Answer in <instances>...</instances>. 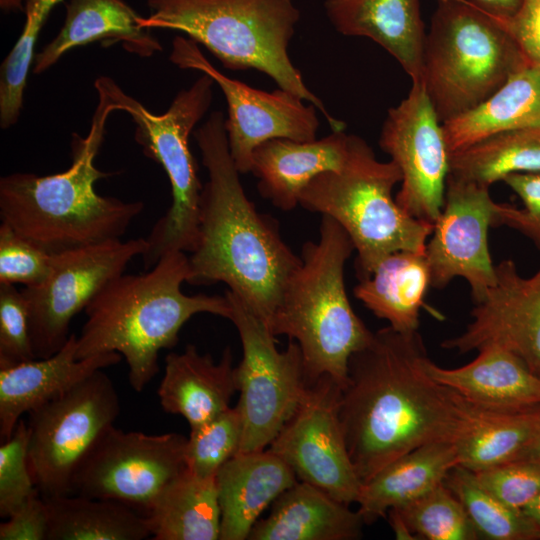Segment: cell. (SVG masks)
I'll use <instances>...</instances> for the list:
<instances>
[{"label": "cell", "mask_w": 540, "mask_h": 540, "mask_svg": "<svg viewBox=\"0 0 540 540\" xmlns=\"http://www.w3.org/2000/svg\"><path fill=\"white\" fill-rule=\"evenodd\" d=\"M298 481L270 449L238 452L217 472L220 540H246L261 514Z\"/></svg>", "instance_id": "obj_20"}, {"label": "cell", "mask_w": 540, "mask_h": 540, "mask_svg": "<svg viewBox=\"0 0 540 540\" xmlns=\"http://www.w3.org/2000/svg\"><path fill=\"white\" fill-rule=\"evenodd\" d=\"M213 83L202 73L189 88L177 93L166 112L158 115L126 94L110 77L95 80L94 86L105 90L118 110L131 116L136 125L135 141L146 157L161 165L170 182L171 205L146 237L147 250L142 259L147 270L163 255L191 253L198 244L203 185L189 137L212 103Z\"/></svg>", "instance_id": "obj_9"}, {"label": "cell", "mask_w": 540, "mask_h": 540, "mask_svg": "<svg viewBox=\"0 0 540 540\" xmlns=\"http://www.w3.org/2000/svg\"><path fill=\"white\" fill-rule=\"evenodd\" d=\"M527 62L502 20L468 0H436L421 81L442 123L482 103Z\"/></svg>", "instance_id": "obj_8"}, {"label": "cell", "mask_w": 540, "mask_h": 540, "mask_svg": "<svg viewBox=\"0 0 540 540\" xmlns=\"http://www.w3.org/2000/svg\"><path fill=\"white\" fill-rule=\"evenodd\" d=\"M348 141L344 131H332L312 141L273 138L261 143L253 151L250 170L258 179V192L275 207L292 210L313 178L343 167Z\"/></svg>", "instance_id": "obj_21"}, {"label": "cell", "mask_w": 540, "mask_h": 540, "mask_svg": "<svg viewBox=\"0 0 540 540\" xmlns=\"http://www.w3.org/2000/svg\"><path fill=\"white\" fill-rule=\"evenodd\" d=\"M456 465L452 441L427 443L391 461L362 484L356 503L365 524L424 495Z\"/></svg>", "instance_id": "obj_29"}, {"label": "cell", "mask_w": 540, "mask_h": 540, "mask_svg": "<svg viewBox=\"0 0 540 540\" xmlns=\"http://www.w3.org/2000/svg\"><path fill=\"white\" fill-rule=\"evenodd\" d=\"M230 320L242 344V359L235 367L237 407L243 422L239 452L268 448L298 407L309 381L299 345L290 340L279 351L267 324L238 296L227 290Z\"/></svg>", "instance_id": "obj_10"}, {"label": "cell", "mask_w": 540, "mask_h": 540, "mask_svg": "<svg viewBox=\"0 0 540 540\" xmlns=\"http://www.w3.org/2000/svg\"><path fill=\"white\" fill-rule=\"evenodd\" d=\"M119 413L118 393L102 370L28 413L29 465L42 496L71 494L77 469Z\"/></svg>", "instance_id": "obj_11"}, {"label": "cell", "mask_w": 540, "mask_h": 540, "mask_svg": "<svg viewBox=\"0 0 540 540\" xmlns=\"http://www.w3.org/2000/svg\"><path fill=\"white\" fill-rule=\"evenodd\" d=\"M341 387L324 375L310 382L293 415L268 446L293 470L342 503L357 502L362 482L339 417Z\"/></svg>", "instance_id": "obj_15"}, {"label": "cell", "mask_w": 540, "mask_h": 540, "mask_svg": "<svg viewBox=\"0 0 540 540\" xmlns=\"http://www.w3.org/2000/svg\"><path fill=\"white\" fill-rule=\"evenodd\" d=\"M236 392L231 348L227 346L215 362L188 344L183 352L166 356L157 395L165 412L182 416L192 429L230 408Z\"/></svg>", "instance_id": "obj_23"}, {"label": "cell", "mask_w": 540, "mask_h": 540, "mask_svg": "<svg viewBox=\"0 0 540 540\" xmlns=\"http://www.w3.org/2000/svg\"><path fill=\"white\" fill-rule=\"evenodd\" d=\"M379 146L401 172L397 204L408 215L433 224L444 204L450 151L422 81L412 82L407 97L388 109Z\"/></svg>", "instance_id": "obj_16"}, {"label": "cell", "mask_w": 540, "mask_h": 540, "mask_svg": "<svg viewBox=\"0 0 540 540\" xmlns=\"http://www.w3.org/2000/svg\"><path fill=\"white\" fill-rule=\"evenodd\" d=\"M183 251L163 255L142 274H121L85 308L86 321L76 341V357L116 352L128 365L130 386L142 392L159 372V353L173 348L183 325L196 314L231 318L227 297L187 295L190 277Z\"/></svg>", "instance_id": "obj_4"}, {"label": "cell", "mask_w": 540, "mask_h": 540, "mask_svg": "<svg viewBox=\"0 0 540 540\" xmlns=\"http://www.w3.org/2000/svg\"><path fill=\"white\" fill-rule=\"evenodd\" d=\"M523 511L540 530V493Z\"/></svg>", "instance_id": "obj_48"}, {"label": "cell", "mask_w": 540, "mask_h": 540, "mask_svg": "<svg viewBox=\"0 0 540 540\" xmlns=\"http://www.w3.org/2000/svg\"><path fill=\"white\" fill-rule=\"evenodd\" d=\"M518 460H527L540 465V434Z\"/></svg>", "instance_id": "obj_47"}, {"label": "cell", "mask_w": 540, "mask_h": 540, "mask_svg": "<svg viewBox=\"0 0 540 540\" xmlns=\"http://www.w3.org/2000/svg\"><path fill=\"white\" fill-rule=\"evenodd\" d=\"M62 0H25V23L15 45L0 69V126L15 125L23 107L29 70L35 58V45L50 12Z\"/></svg>", "instance_id": "obj_35"}, {"label": "cell", "mask_w": 540, "mask_h": 540, "mask_svg": "<svg viewBox=\"0 0 540 540\" xmlns=\"http://www.w3.org/2000/svg\"><path fill=\"white\" fill-rule=\"evenodd\" d=\"M154 540H217L220 506L216 476L200 478L187 469L145 513Z\"/></svg>", "instance_id": "obj_31"}, {"label": "cell", "mask_w": 540, "mask_h": 540, "mask_svg": "<svg viewBox=\"0 0 540 540\" xmlns=\"http://www.w3.org/2000/svg\"><path fill=\"white\" fill-rule=\"evenodd\" d=\"M459 398L463 418L454 441L457 465L470 471L518 460L540 434V405L491 409Z\"/></svg>", "instance_id": "obj_27"}, {"label": "cell", "mask_w": 540, "mask_h": 540, "mask_svg": "<svg viewBox=\"0 0 540 540\" xmlns=\"http://www.w3.org/2000/svg\"><path fill=\"white\" fill-rule=\"evenodd\" d=\"M35 358L26 299L14 284L0 283V367Z\"/></svg>", "instance_id": "obj_40"}, {"label": "cell", "mask_w": 540, "mask_h": 540, "mask_svg": "<svg viewBox=\"0 0 540 540\" xmlns=\"http://www.w3.org/2000/svg\"><path fill=\"white\" fill-rule=\"evenodd\" d=\"M503 182L518 195L523 208L496 203L493 226L505 225L517 230L540 252V171L511 174Z\"/></svg>", "instance_id": "obj_42"}, {"label": "cell", "mask_w": 540, "mask_h": 540, "mask_svg": "<svg viewBox=\"0 0 540 540\" xmlns=\"http://www.w3.org/2000/svg\"><path fill=\"white\" fill-rule=\"evenodd\" d=\"M537 171L540 127L498 133L450 153V176L486 187L511 174Z\"/></svg>", "instance_id": "obj_33"}, {"label": "cell", "mask_w": 540, "mask_h": 540, "mask_svg": "<svg viewBox=\"0 0 540 540\" xmlns=\"http://www.w3.org/2000/svg\"><path fill=\"white\" fill-rule=\"evenodd\" d=\"M481 10L500 19L513 17L522 4V0H468Z\"/></svg>", "instance_id": "obj_45"}, {"label": "cell", "mask_w": 540, "mask_h": 540, "mask_svg": "<svg viewBox=\"0 0 540 540\" xmlns=\"http://www.w3.org/2000/svg\"><path fill=\"white\" fill-rule=\"evenodd\" d=\"M49 511L37 493L0 524V540H48Z\"/></svg>", "instance_id": "obj_43"}, {"label": "cell", "mask_w": 540, "mask_h": 540, "mask_svg": "<svg viewBox=\"0 0 540 540\" xmlns=\"http://www.w3.org/2000/svg\"><path fill=\"white\" fill-rule=\"evenodd\" d=\"M387 515L389 517L390 525L397 539H416L395 509H390L387 512Z\"/></svg>", "instance_id": "obj_46"}, {"label": "cell", "mask_w": 540, "mask_h": 540, "mask_svg": "<svg viewBox=\"0 0 540 540\" xmlns=\"http://www.w3.org/2000/svg\"><path fill=\"white\" fill-rule=\"evenodd\" d=\"M365 522L360 512L320 488L297 481L253 526L249 540H356Z\"/></svg>", "instance_id": "obj_26"}, {"label": "cell", "mask_w": 540, "mask_h": 540, "mask_svg": "<svg viewBox=\"0 0 540 540\" xmlns=\"http://www.w3.org/2000/svg\"><path fill=\"white\" fill-rule=\"evenodd\" d=\"M48 540H142L151 537L145 515L108 499L78 494L43 496Z\"/></svg>", "instance_id": "obj_32"}, {"label": "cell", "mask_w": 540, "mask_h": 540, "mask_svg": "<svg viewBox=\"0 0 540 540\" xmlns=\"http://www.w3.org/2000/svg\"><path fill=\"white\" fill-rule=\"evenodd\" d=\"M146 250L147 240L141 237L108 240L52 254L47 278L37 286L21 289L28 307L35 357L46 358L59 351L70 336L73 317Z\"/></svg>", "instance_id": "obj_12"}, {"label": "cell", "mask_w": 540, "mask_h": 540, "mask_svg": "<svg viewBox=\"0 0 540 540\" xmlns=\"http://www.w3.org/2000/svg\"><path fill=\"white\" fill-rule=\"evenodd\" d=\"M442 126L450 153L498 133L540 127V67L528 61L482 103Z\"/></svg>", "instance_id": "obj_28"}, {"label": "cell", "mask_w": 540, "mask_h": 540, "mask_svg": "<svg viewBox=\"0 0 540 540\" xmlns=\"http://www.w3.org/2000/svg\"><path fill=\"white\" fill-rule=\"evenodd\" d=\"M98 104L85 137L72 134L70 167L39 176L16 172L0 179V218L49 254L121 239L144 209L141 201L99 195L95 183L112 173L95 166L109 115L118 108L95 87Z\"/></svg>", "instance_id": "obj_3"}, {"label": "cell", "mask_w": 540, "mask_h": 540, "mask_svg": "<svg viewBox=\"0 0 540 540\" xmlns=\"http://www.w3.org/2000/svg\"><path fill=\"white\" fill-rule=\"evenodd\" d=\"M431 275L425 253L397 251L360 279L354 296L376 317L400 332L418 331Z\"/></svg>", "instance_id": "obj_30"}, {"label": "cell", "mask_w": 540, "mask_h": 540, "mask_svg": "<svg viewBox=\"0 0 540 540\" xmlns=\"http://www.w3.org/2000/svg\"><path fill=\"white\" fill-rule=\"evenodd\" d=\"M325 14L345 36L365 37L385 49L421 81L426 32L419 0H325Z\"/></svg>", "instance_id": "obj_22"}, {"label": "cell", "mask_w": 540, "mask_h": 540, "mask_svg": "<svg viewBox=\"0 0 540 540\" xmlns=\"http://www.w3.org/2000/svg\"><path fill=\"white\" fill-rule=\"evenodd\" d=\"M395 509L416 539L478 540L474 525L444 481Z\"/></svg>", "instance_id": "obj_36"}, {"label": "cell", "mask_w": 540, "mask_h": 540, "mask_svg": "<svg viewBox=\"0 0 540 540\" xmlns=\"http://www.w3.org/2000/svg\"><path fill=\"white\" fill-rule=\"evenodd\" d=\"M243 422L237 406L190 429L185 447L186 469L200 478L215 477L241 447Z\"/></svg>", "instance_id": "obj_37"}, {"label": "cell", "mask_w": 540, "mask_h": 540, "mask_svg": "<svg viewBox=\"0 0 540 540\" xmlns=\"http://www.w3.org/2000/svg\"><path fill=\"white\" fill-rule=\"evenodd\" d=\"M51 263L52 254L1 222L0 283L37 286L47 278Z\"/></svg>", "instance_id": "obj_39"}, {"label": "cell", "mask_w": 540, "mask_h": 540, "mask_svg": "<svg viewBox=\"0 0 540 540\" xmlns=\"http://www.w3.org/2000/svg\"><path fill=\"white\" fill-rule=\"evenodd\" d=\"M25 0H0V8L4 12H17L24 10Z\"/></svg>", "instance_id": "obj_49"}, {"label": "cell", "mask_w": 540, "mask_h": 540, "mask_svg": "<svg viewBox=\"0 0 540 540\" xmlns=\"http://www.w3.org/2000/svg\"><path fill=\"white\" fill-rule=\"evenodd\" d=\"M472 321L442 347L465 354L485 346H499L521 359L540 377V268L519 274L513 260L496 265V279L471 311Z\"/></svg>", "instance_id": "obj_18"}, {"label": "cell", "mask_w": 540, "mask_h": 540, "mask_svg": "<svg viewBox=\"0 0 540 540\" xmlns=\"http://www.w3.org/2000/svg\"><path fill=\"white\" fill-rule=\"evenodd\" d=\"M401 179L392 160L379 161L364 139L349 135L343 167L317 175L300 194L299 205L331 217L347 232L357 252L359 280L391 253H425L433 224L408 215L397 204L392 192Z\"/></svg>", "instance_id": "obj_7"}, {"label": "cell", "mask_w": 540, "mask_h": 540, "mask_svg": "<svg viewBox=\"0 0 540 540\" xmlns=\"http://www.w3.org/2000/svg\"><path fill=\"white\" fill-rule=\"evenodd\" d=\"M444 483L463 505L480 539L540 540V530L524 511L508 506L488 492L474 472L456 465Z\"/></svg>", "instance_id": "obj_34"}, {"label": "cell", "mask_w": 540, "mask_h": 540, "mask_svg": "<svg viewBox=\"0 0 540 540\" xmlns=\"http://www.w3.org/2000/svg\"><path fill=\"white\" fill-rule=\"evenodd\" d=\"M428 358L418 331L390 326L350 357L339 417L362 484L415 448L457 438L459 395L430 376Z\"/></svg>", "instance_id": "obj_1"}, {"label": "cell", "mask_w": 540, "mask_h": 540, "mask_svg": "<svg viewBox=\"0 0 540 540\" xmlns=\"http://www.w3.org/2000/svg\"><path fill=\"white\" fill-rule=\"evenodd\" d=\"M186 441L175 432L150 435L113 425L77 469L71 494L114 500L145 515L186 470Z\"/></svg>", "instance_id": "obj_13"}, {"label": "cell", "mask_w": 540, "mask_h": 540, "mask_svg": "<svg viewBox=\"0 0 540 540\" xmlns=\"http://www.w3.org/2000/svg\"><path fill=\"white\" fill-rule=\"evenodd\" d=\"M425 366L433 379L474 405L491 409L540 405V377L499 346L479 349L477 357L461 367H440L430 358Z\"/></svg>", "instance_id": "obj_25"}, {"label": "cell", "mask_w": 540, "mask_h": 540, "mask_svg": "<svg viewBox=\"0 0 540 540\" xmlns=\"http://www.w3.org/2000/svg\"><path fill=\"white\" fill-rule=\"evenodd\" d=\"M474 474L483 488L519 510L526 508L540 493V465L531 461H509Z\"/></svg>", "instance_id": "obj_41"}, {"label": "cell", "mask_w": 540, "mask_h": 540, "mask_svg": "<svg viewBox=\"0 0 540 540\" xmlns=\"http://www.w3.org/2000/svg\"><path fill=\"white\" fill-rule=\"evenodd\" d=\"M495 206L489 187L448 175L444 204L425 248L431 288L442 289L460 277L467 281L476 303L493 286L496 265L488 232Z\"/></svg>", "instance_id": "obj_17"}, {"label": "cell", "mask_w": 540, "mask_h": 540, "mask_svg": "<svg viewBox=\"0 0 540 540\" xmlns=\"http://www.w3.org/2000/svg\"><path fill=\"white\" fill-rule=\"evenodd\" d=\"M169 60L180 69L209 75L223 92L228 116L225 130L231 157L240 174L251 170L252 154L273 138L312 141L320 125L317 108L299 96L281 89L272 92L232 79L214 67L189 37L176 36Z\"/></svg>", "instance_id": "obj_14"}, {"label": "cell", "mask_w": 540, "mask_h": 540, "mask_svg": "<svg viewBox=\"0 0 540 540\" xmlns=\"http://www.w3.org/2000/svg\"><path fill=\"white\" fill-rule=\"evenodd\" d=\"M28 442V426L21 419L0 446V516L3 518L40 493L29 465Z\"/></svg>", "instance_id": "obj_38"}, {"label": "cell", "mask_w": 540, "mask_h": 540, "mask_svg": "<svg viewBox=\"0 0 540 540\" xmlns=\"http://www.w3.org/2000/svg\"><path fill=\"white\" fill-rule=\"evenodd\" d=\"M503 23L527 60L540 67V0H522L516 14Z\"/></svg>", "instance_id": "obj_44"}, {"label": "cell", "mask_w": 540, "mask_h": 540, "mask_svg": "<svg viewBox=\"0 0 540 540\" xmlns=\"http://www.w3.org/2000/svg\"><path fill=\"white\" fill-rule=\"evenodd\" d=\"M144 28L170 29L202 44L232 71L254 69L313 104L332 131L345 124L327 111L291 61L288 47L300 20L293 0H147Z\"/></svg>", "instance_id": "obj_6"}, {"label": "cell", "mask_w": 540, "mask_h": 540, "mask_svg": "<svg viewBox=\"0 0 540 540\" xmlns=\"http://www.w3.org/2000/svg\"><path fill=\"white\" fill-rule=\"evenodd\" d=\"M141 18L124 0H69L62 28L35 55L33 73L45 72L71 49L93 42L120 44L129 53L151 57L162 46Z\"/></svg>", "instance_id": "obj_24"}, {"label": "cell", "mask_w": 540, "mask_h": 540, "mask_svg": "<svg viewBox=\"0 0 540 540\" xmlns=\"http://www.w3.org/2000/svg\"><path fill=\"white\" fill-rule=\"evenodd\" d=\"M208 171L200 203L198 244L189 256L192 285L223 282L269 327L283 289L301 257L278 224L259 213L231 157L222 111L193 131Z\"/></svg>", "instance_id": "obj_2"}, {"label": "cell", "mask_w": 540, "mask_h": 540, "mask_svg": "<svg viewBox=\"0 0 540 540\" xmlns=\"http://www.w3.org/2000/svg\"><path fill=\"white\" fill-rule=\"evenodd\" d=\"M76 334L46 358H35L0 367V437L4 441L15 430L21 416L63 394L94 372L120 362L116 352L86 358L76 357Z\"/></svg>", "instance_id": "obj_19"}, {"label": "cell", "mask_w": 540, "mask_h": 540, "mask_svg": "<svg viewBox=\"0 0 540 540\" xmlns=\"http://www.w3.org/2000/svg\"><path fill=\"white\" fill-rule=\"evenodd\" d=\"M354 250L347 232L322 215L320 238L304 243L301 263L289 277L269 324L275 337L286 335L299 345L309 383L327 375L342 389L350 357L373 337L354 312L345 288L344 268Z\"/></svg>", "instance_id": "obj_5"}]
</instances>
